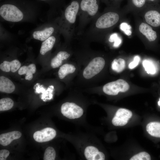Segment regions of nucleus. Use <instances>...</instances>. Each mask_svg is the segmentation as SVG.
<instances>
[{
    "mask_svg": "<svg viewBox=\"0 0 160 160\" xmlns=\"http://www.w3.org/2000/svg\"><path fill=\"white\" fill-rule=\"evenodd\" d=\"M21 63L17 60L15 59L11 62L4 61L0 65V68L2 71L8 72L11 71L14 73L20 68Z\"/></svg>",
    "mask_w": 160,
    "mask_h": 160,
    "instance_id": "14",
    "label": "nucleus"
},
{
    "mask_svg": "<svg viewBox=\"0 0 160 160\" xmlns=\"http://www.w3.org/2000/svg\"><path fill=\"white\" fill-rule=\"evenodd\" d=\"M55 157V151L53 147H49L46 148L44 154V160H54Z\"/></svg>",
    "mask_w": 160,
    "mask_h": 160,
    "instance_id": "25",
    "label": "nucleus"
},
{
    "mask_svg": "<svg viewBox=\"0 0 160 160\" xmlns=\"http://www.w3.org/2000/svg\"><path fill=\"white\" fill-rule=\"evenodd\" d=\"M82 10L87 12L89 16H95L97 13L99 7L96 0H82L80 3Z\"/></svg>",
    "mask_w": 160,
    "mask_h": 160,
    "instance_id": "9",
    "label": "nucleus"
},
{
    "mask_svg": "<svg viewBox=\"0 0 160 160\" xmlns=\"http://www.w3.org/2000/svg\"><path fill=\"white\" fill-rule=\"evenodd\" d=\"M54 31V29L52 27L46 28L43 30L34 31L32 36L35 39L44 41L51 36Z\"/></svg>",
    "mask_w": 160,
    "mask_h": 160,
    "instance_id": "17",
    "label": "nucleus"
},
{
    "mask_svg": "<svg viewBox=\"0 0 160 160\" xmlns=\"http://www.w3.org/2000/svg\"><path fill=\"white\" fill-rule=\"evenodd\" d=\"M139 31L150 41H154L157 37L156 32L147 23H142L139 27Z\"/></svg>",
    "mask_w": 160,
    "mask_h": 160,
    "instance_id": "11",
    "label": "nucleus"
},
{
    "mask_svg": "<svg viewBox=\"0 0 160 160\" xmlns=\"http://www.w3.org/2000/svg\"><path fill=\"white\" fill-rule=\"evenodd\" d=\"M9 152L6 149H2L0 151V160H5L9 156Z\"/></svg>",
    "mask_w": 160,
    "mask_h": 160,
    "instance_id": "29",
    "label": "nucleus"
},
{
    "mask_svg": "<svg viewBox=\"0 0 160 160\" xmlns=\"http://www.w3.org/2000/svg\"><path fill=\"white\" fill-rule=\"evenodd\" d=\"M119 14L116 12H108L100 16L95 24L97 29L105 30L113 27L119 21Z\"/></svg>",
    "mask_w": 160,
    "mask_h": 160,
    "instance_id": "3",
    "label": "nucleus"
},
{
    "mask_svg": "<svg viewBox=\"0 0 160 160\" xmlns=\"http://www.w3.org/2000/svg\"><path fill=\"white\" fill-rule=\"evenodd\" d=\"M146 0H132L133 4L136 7L141 8L145 4Z\"/></svg>",
    "mask_w": 160,
    "mask_h": 160,
    "instance_id": "30",
    "label": "nucleus"
},
{
    "mask_svg": "<svg viewBox=\"0 0 160 160\" xmlns=\"http://www.w3.org/2000/svg\"><path fill=\"white\" fill-rule=\"evenodd\" d=\"M129 88V85L126 81L122 79H119L104 85L103 87V90L108 95H116L119 92H127Z\"/></svg>",
    "mask_w": 160,
    "mask_h": 160,
    "instance_id": "4",
    "label": "nucleus"
},
{
    "mask_svg": "<svg viewBox=\"0 0 160 160\" xmlns=\"http://www.w3.org/2000/svg\"><path fill=\"white\" fill-rule=\"evenodd\" d=\"M61 111L64 116L71 119L79 118L83 113V110L81 107L74 103L69 102L62 105Z\"/></svg>",
    "mask_w": 160,
    "mask_h": 160,
    "instance_id": "5",
    "label": "nucleus"
},
{
    "mask_svg": "<svg viewBox=\"0 0 160 160\" xmlns=\"http://www.w3.org/2000/svg\"><path fill=\"white\" fill-rule=\"evenodd\" d=\"M130 26L126 23H122L120 25V28L127 36H129L132 34Z\"/></svg>",
    "mask_w": 160,
    "mask_h": 160,
    "instance_id": "27",
    "label": "nucleus"
},
{
    "mask_svg": "<svg viewBox=\"0 0 160 160\" xmlns=\"http://www.w3.org/2000/svg\"><path fill=\"white\" fill-rule=\"evenodd\" d=\"M125 67V62L124 59L119 58L114 59L111 63L112 69L117 73L122 71Z\"/></svg>",
    "mask_w": 160,
    "mask_h": 160,
    "instance_id": "21",
    "label": "nucleus"
},
{
    "mask_svg": "<svg viewBox=\"0 0 160 160\" xmlns=\"http://www.w3.org/2000/svg\"><path fill=\"white\" fill-rule=\"evenodd\" d=\"M105 64V60L102 57H93L83 68L81 73L82 79L89 81L96 77L104 68Z\"/></svg>",
    "mask_w": 160,
    "mask_h": 160,
    "instance_id": "1",
    "label": "nucleus"
},
{
    "mask_svg": "<svg viewBox=\"0 0 160 160\" xmlns=\"http://www.w3.org/2000/svg\"><path fill=\"white\" fill-rule=\"evenodd\" d=\"M142 64L145 71L148 74H153L156 73V66L151 61L145 60L143 61Z\"/></svg>",
    "mask_w": 160,
    "mask_h": 160,
    "instance_id": "24",
    "label": "nucleus"
},
{
    "mask_svg": "<svg viewBox=\"0 0 160 160\" xmlns=\"http://www.w3.org/2000/svg\"><path fill=\"white\" fill-rule=\"evenodd\" d=\"M79 7L78 2L76 1H73L65 9L64 17L65 20L69 23L73 24L75 23Z\"/></svg>",
    "mask_w": 160,
    "mask_h": 160,
    "instance_id": "8",
    "label": "nucleus"
},
{
    "mask_svg": "<svg viewBox=\"0 0 160 160\" xmlns=\"http://www.w3.org/2000/svg\"><path fill=\"white\" fill-rule=\"evenodd\" d=\"M148 1H155V0H148Z\"/></svg>",
    "mask_w": 160,
    "mask_h": 160,
    "instance_id": "32",
    "label": "nucleus"
},
{
    "mask_svg": "<svg viewBox=\"0 0 160 160\" xmlns=\"http://www.w3.org/2000/svg\"></svg>",
    "mask_w": 160,
    "mask_h": 160,
    "instance_id": "33",
    "label": "nucleus"
},
{
    "mask_svg": "<svg viewBox=\"0 0 160 160\" xmlns=\"http://www.w3.org/2000/svg\"><path fill=\"white\" fill-rule=\"evenodd\" d=\"M130 160H150L151 157L147 152H142L134 156L130 159Z\"/></svg>",
    "mask_w": 160,
    "mask_h": 160,
    "instance_id": "26",
    "label": "nucleus"
},
{
    "mask_svg": "<svg viewBox=\"0 0 160 160\" xmlns=\"http://www.w3.org/2000/svg\"><path fill=\"white\" fill-rule=\"evenodd\" d=\"M21 135V132L17 131L1 134L0 135V144L3 146H6L13 140L20 138Z\"/></svg>",
    "mask_w": 160,
    "mask_h": 160,
    "instance_id": "12",
    "label": "nucleus"
},
{
    "mask_svg": "<svg viewBox=\"0 0 160 160\" xmlns=\"http://www.w3.org/2000/svg\"><path fill=\"white\" fill-rule=\"evenodd\" d=\"M56 41V38L51 36L44 41L42 43L40 52L42 55H44L47 52L51 50L53 47Z\"/></svg>",
    "mask_w": 160,
    "mask_h": 160,
    "instance_id": "19",
    "label": "nucleus"
},
{
    "mask_svg": "<svg viewBox=\"0 0 160 160\" xmlns=\"http://www.w3.org/2000/svg\"><path fill=\"white\" fill-rule=\"evenodd\" d=\"M99 152L98 149L95 147L89 146L85 148L84 154L87 160H95Z\"/></svg>",
    "mask_w": 160,
    "mask_h": 160,
    "instance_id": "22",
    "label": "nucleus"
},
{
    "mask_svg": "<svg viewBox=\"0 0 160 160\" xmlns=\"http://www.w3.org/2000/svg\"><path fill=\"white\" fill-rule=\"evenodd\" d=\"M15 86L11 80L3 76L0 77V91L10 93L14 91Z\"/></svg>",
    "mask_w": 160,
    "mask_h": 160,
    "instance_id": "16",
    "label": "nucleus"
},
{
    "mask_svg": "<svg viewBox=\"0 0 160 160\" xmlns=\"http://www.w3.org/2000/svg\"><path fill=\"white\" fill-rule=\"evenodd\" d=\"M158 105L160 106V98L159 99V100L158 102Z\"/></svg>",
    "mask_w": 160,
    "mask_h": 160,
    "instance_id": "31",
    "label": "nucleus"
},
{
    "mask_svg": "<svg viewBox=\"0 0 160 160\" xmlns=\"http://www.w3.org/2000/svg\"><path fill=\"white\" fill-rule=\"evenodd\" d=\"M132 116V113L130 110L123 108L119 109L113 118L112 124L116 126H122L127 124Z\"/></svg>",
    "mask_w": 160,
    "mask_h": 160,
    "instance_id": "6",
    "label": "nucleus"
},
{
    "mask_svg": "<svg viewBox=\"0 0 160 160\" xmlns=\"http://www.w3.org/2000/svg\"><path fill=\"white\" fill-rule=\"evenodd\" d=\"M77 70L74 63H65L60 66L58 71V76L60 79H63L70 74L73 75Z\"/></svg>",
    "mask_w": 160,
    "mask_h": 160,
    "instance_id": "13",
    "label": "nucleus"
},
{
    "mask_svg": "<svg viewBox=\"0 0 160 160\" xmlns=\"http://www.w3.org/2000/svg\"><path fill=\"white\" fill-rule=\"evenodd\" d=\"M36 70V65L34 64H31L28 66L25 65L22 66L19 69L18 73L20 75L25 74V79L31 80L33 78V74Z\"/></svg>",
    "mask_w": 160,
    "mask_h": 160,
    "instance_id": "18",
    "label": "nucleus"
},
{
    "mask_svg": "<svg viewBox=\"0 0 160 160\" xmlns=\"http://www.w3.org/2000/svg\"><path fill=\"white\" fill-rule=\"evenodd\" d=\"M147 132L151 136L160 137V122H152L148 123L146 127Z\"/></svg>",
    "mask_w": 160,
    "mask_h": 160,
    "instance_id": "20",
    "label": "nucleus"
},
{
    "mask_svg": "<svg viewBox=\"0 0 160 160\" xmlns=\"http://www.w3.org/2000/svg\"><path fill=\"white\" fill-rule=\"evenodd\" d=\"M14 102L11 98L6 97L0 100V111L9 110L12 108L14 105Z\"/></svg>",
    "mask_w": 160,
    "mask_h": 160,
    "instance_id": "23",
    "label": "nucleus"
},
{
    "mask_svg": "<svg viewBox=\"0 0 160 160\" xmlns=\"http://www.w3.org/2000/svg\"><path fill=\"white\" fill-rule=\"evenodd\" d=\"M71 54L65 51L59 52L51 60V66L53 68L61 66L64 60H66L70 56Z\"/></svg>",
    "mask_w": 160,
    "mask_h": 160,
    "instance_id": "15",
    "label": "nucleus"
},
{
    "mask_svg": "<svg viewBox=\"0 0 160 160\" xmlns=\"http://www.w3.org/2000/svg\"><path fill=\"white\" fill-rule=\"evenodd\" d=\"M0 15L4 20L13 22H19L23 17V12L18 8L9 4H4L1 6Z\"/></svg>",
    "mask_w": 160,
    "mask_h": 160,
    "instance_id": "2",
    "label": "nucleus"
},
{
    "mask_svg": "<svg viewBox=\"0 0 160 160\" xmlns=\"http://www.w3.org/2000/svg\"><path fill=\"white\" fill-rule=\"evenodd\" d=\"M56 135V131L54 129L47 127L34 132L33 137L36 142H44L51 140L55 137Z\"/></svg>",
    "mask_w": 160,
    "mask_h": 160,
    "instance_id": "7",
    "label": "nucleus"
},
{
    "mask_svg": "<svg viewBox=\"0 0 160 160\" xmlns=\"http://www.w3.org/2000/svg\"><path fill=\"white\" fill-rule=\"evenodd\" d=\"M144 18L147 23L153 27L160 26V13L155 10L147 11L144 15Z\"/></svg>",
    "mask_w": 160,
    "mask_h": 160,
    "instance_id": "10",
    "label": "nucleus"
},
{
    "mask_svg": "<svg viewBox=\"0 0 160 160\" xmlns=\"http://www.w3.org/2000/svg\"><path fill=\"white\" fill-rule=\"evenodd\" d=\"M140 60L139 56L137 55L135 56L133 59V61L129 63L128 67L130 69H132L136 67L138 64Z\"/></svg>",
    "mask_w": 160,
    "mask_h": 160,
    "instance_id": "28",
    "label": "nucleus"
}]
</instances>
